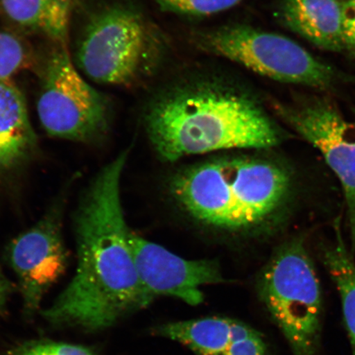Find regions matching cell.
<instances>
[{
	"label": "cell",
	"mask_w": 355,
	"mask_h": 355,
	"mask_svg": "<svg viewBox=\"0 0 355 355\" xmlns=\"http://www.w3.org/2000/svg\"><path fill=\"white\" fill-rule=\"evenodd\" d=\"M259 293L293 355H321L320 282L303 242L292 241L278 252L261 277Z\"/></svg>",
	"instance_id": "obj_6"
},
{
	"label": "cell",
	"mask_w": 355,
	"mask_h": 355,
	"mask_svg": "<svg viewBox=\"0 0 355 355\" xmlns=\"http://www.w3.org/2000/svg\"><path fill=\"white\" fill-rule=\"evenodd\" d=\"M145 124L155 152L168 162L221 150L272 148L284 139L250 93L210 80L161 93L146 109Z\"/></svg>",
	"instance_id": "obj_2"
},
{
	"label": "cell",
	"mask_w": 355,
	"mask_h": 355,
	"mask_svg": "<svg viewBox=\"0 0 355 355\" xmlns=\"http://www.w3.org/2000/svg\"><path fill=\"white\" fill-rule=\"evenodd\" d=\"M10 355H96L83 346L71 344L35 341L17 346Z\"/></svg>",
	"instance_id": "obj_18"
},
{
	"label": "cell",
	"mask_w": 355,
	"mask_h": 355,
	"mask_svg": "<svg viewBox=\"0 0 355 355\" xmlns=\"http://www.w3.org/2000/svg\"><path fill=\"white\" fill-rule=\"evenodd\" d=\"M335 241L322 252V261L338 291L344 321L355 355V263L344 241L340 220L334 223Z\"/></svg>",
	"instance_id": "obj_15"
},
{
	"label": "cell",
	"mask_w": 355,
	"mask_h": 355,
	"mask_svg": "<svg viewBox=\"0 0 355 355\" xmlns=\"http://www.w3.org/2000/svg\"><path fill=\"white\" fill-rule=\"evenodd\" d=\"M260 333L247 324L234 320L232 327V343H238V341L251 338Z\"/></svg>",
	"instance_id": "obj_21"
},
{
	"label": "cell",
	"mask_w": 355,
	"mask_h": 355,
	"mask_svg": "<svg viewBox=\"0 0 355 355\" xmlns=\"http://www.w3.org/2000/svg\"><path fill=\"white\" fill-rule=\"evenodd\" d=\"M28 53L21 40L0 29V81H8L24 68Z\"/></svg>",
	"instance_id": "obj_16"
},
{
	"label": "cell",
	"mask_w": 355,
	"mask_h": 355,
	"mask_svg": "<svg viewBox=\"0 0 355 355\" xmlns=\"http://www.w3.org/2000/svg\"><path fill=\"white\" fill-rule=\"evenodd\" d=\"M130 241L141 282L153 300L171 296L198 305L204 299L202 286L223 282L214 261L184 259L132 232Z\"/></svg>",
	"instance_id": "obj_10"
},
{
	"label": "cell",
	"mask_w": 355,
	"mask_h": 355,
	"mask_svg": "<svg viewBox=\"0 0 355 355\" xmlns=\"http://www.w3.org/2000/svg\"><path fill=\"white\" fill-rule=\"evenodd\" d=\"M275 112L322 154L343 186L352 250H355V123L344 118L325 96H301L290 103L275 101Z\"/></svg>",
	"instance_id": "obj_8"
},
{
	"label": "cell",
	"mask_w": 355,
	"mask_h": 355,
	"mask_svg": "<svg viewBox=\"0 0 355 355\" xmlns=\"http://www.w3.org/2000/svg\"><path fill=\"white\" fill-rule=\"evenodd\" d=\"M127 157L124 152L104 167L80 204L76 273L43 313L55 325L105 329L153 300L137 272L123 216L121 180Z\"/></svg>",
	"instance_id": "obj_1"
},
{
	"label": "cell",
	"mask_w": 355,
	"mask_h": 355,
	"mask_svg": "<svg viewBox=\"0 0 355 355\" xmlns=\"http://www.w3.org/2000/svg\"><path fill=\"white\" fill-rule=\"evenodd\" d=\"M226 355H268L263 335L234 343L230 346Z\"/></svg>",
	"instance_id": "obj_20"
},
{
	"label": "cell",
	"mask_w": 355,
	"mask_h": 355,
	"mask_svg": "<svg viewBox=\"0 0 355 355\" xmlns=\"http://www.w3.org/2000/svg\"><path fill=\"white\" fill-rule=\"evenodd\" d=\"M37 146L24 95L10 80L0 81V174L26 162Z\"/></svg>",
	"instance_id": "obj_12"
},
{
	"label": "cell",
	"mask_w": 355,
	"mask_h": 355,
	"mask_svg": "<svg viewBox=\"0 0 355 355\" xmlns=\"http://www.w3.org/2000/svg\"><path fill=\"white\" fill-rule=\"evenodd\" d=\"M7 16L21 28L66 46L73 0H0Z\"/></svg>",
	"instance_id": "obj_13"
},
{
	"label": "cell",
	"mask_w": 355,
	"mask_h": 355,
	"mask_svg": "<svg viewBox=\"0 0 355 355\" xmlns=\"http://www.w3.org/2000/svg\"><path fill=\"white\" fill-rule=\"evenodd\" d=\"M11 291V286L10 282L0 270V313L6 309L8 295Z\"/></svg>",
	"instance_id": "obj_22"
},
{
	"label": "cell",
	"mask_w": 355,
	"mask_h": 355,
	"mask_svg": "<svg viewBox=\"0 0 355 355\" xmlns=\"http://www.w3.org/2000/svg\"><path fill=\"white\" fill-rule=\"evenodd\" d=\"M343 0H282L278 19L291 32L323 50L345 51Z\"/></svg>",
	"instance_id": "obj_11"
},
{
	"label": "cell",
	"mask_w": 355,
	"mask_h": 355,
	"mask_svg": "<svg viewBox=\"0 0 355 355\" xmlns=\"http://www.w3.org/2000/svg\"><path fill=\"white\" fill-rule=\"evenodd\" d=\"M343 42L345 51L355 55V0L344 1Z\"/></svg>",
	"instance_id": "obj_19"
},
{
	"label": "cell",
	"mask_w": 355,
	"mask_h": 355,
	"mask_svg": "<svg viewBox=\"0 0 355 355\" xmlns=\"http://www.w3.org/2000/svg\"><path fill=\"white\" fill-rule=\"evenodd\" d=\"M354 114H355V108L354 109Z\"/></svg>",
	"instance_id": "obj_23"
},
{
	"label": "cell",
	"mask_w": 355,
	"mask_h": 355,
	"mask_svg": "<svg viewBox=\"0 0 355 355\" xmlns=\"http://www.w3.org/2000/svg\"><path fill=\"white\" fill-rule=\"evenodd\" d=\"M204 50L245 67L261 76L284 83L331 91L355 76L318 60L285 35L234 24L201 35Z\"/></svg>",
	"instance_id": "obj_5"
},
{
	"label": "cell",
	"mask_w": 355,
	"mask_h": 355,
	"mask_svg": "<svg viewBox=\"0 0 355 355\" xmlns=\"http://www.w3.org/2000/svg\"><path fill=\"white\" fill-rule=\"evenodd\" d=\"M159 51L157 35L144 15L132 7L112 4L88 21L76 62L92 81L128 86L150 72Z\"/></svg>",
	"instance_id": "obj_4"
},
{
	"label": "cell",
	"mask_w": 355,
	"mask_h": 355,
	"mask_svg": "<svg viewBox=\"0 0 355 355\" xmlns=\"http://www.w3.org/2000/svg\"><path fill=\"white\" fill-rule=\"evenodd\" d=\"M233 319L207 317L163 324L155 334L183 344L197 355H226L232 345Z\"/></svg>",
	"instance_id": "obj_14"
},
{
	"label": "cell",
	"mask_w": 355,
	"mask_h": 355,
	"mask_svg": "<svg viewBox=\"0 0 355 355\" xmlns=\"http://www.w3.org/2000/svg\"><path fill=\"white\" fill-rule=\"evenodd\" d=\"M164 11L189 16L215 15L237 6L242 0H153Z\"/></svg>",
	"instance_id": "obj_17"
},
{
	"label": "cell",
	"mask_w": 355,
	"mask_h": 355,
	"mask_svg": "<svg viewBox=\"0 0 355 355\" xmlns=\"http://www.w3.org/2000/svg\"><path fill=\"white\" fill-rule=\"evenodd\" d=\"M62 203L58 202L46 215L8 247V259L19 279L24 308L33 313L68 265L62 234Z\"/></svg>",
	"instance_id": "obj_9"
},
{
	"label": "cell",
	"mask_w": 355,
	"mask_h": 355,
	"mask_svg": "<svg viewBox=\"0 0 355 355\" xmlns=\"http://www.w3.org/2000/svg\"><path fill=\"white\" fill-rule=\"evenodd\" d=\"M37 114L48 135L59 139L90 143L108 131V101L80 74L66 46L49 58Z\"/></svg>",
	"instance_id": "obj_7"
},
{
	"label": "cell",
	"mask_w": 355,
	"mask_h": 355,
	"mask_svg": "<svg viewBox=\"0 0 355 355\" xmlns=\"http://www.w3.org/2000/svg\"><path fill=\"white\" fill-rule=\"evenodd\" d=\"M291 172L268 159H212L186 168L172 181L180 206L202 223L241 230L263 224L290 198Z\"/></svg>",
	"instance_id": "obj_3"
}]
</instances>
